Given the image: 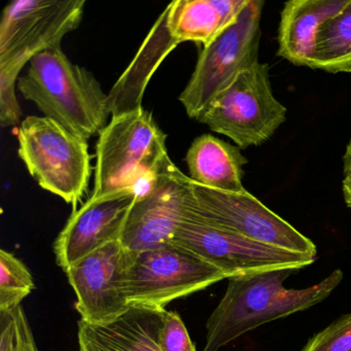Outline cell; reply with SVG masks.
I'll return each mask as SVG.
<instances>
[{
	"label": "cell",
	"instance_id": "7c38bea8",
	"mask_svg": "<svg viewBox=\"0 0 351 351\" xmlns=\"http://www.w3.org/2000/svg\"><path fill=\"white\" fill-rule=\"evenodd\" d=\"M190 182L173 165L149 195L135 198L120 239L127 252H141L171 243L188 210Z\"/></svg>",
	"mask_w": 351,
	"mask_h": 351
},
{
	"label": "cell",
	"instance_id": "2e32d148",
	"mask_svg": "<svg viewBox=\"0 0 351 351\" xmlns=\"http://www.w3.org/2000/svg\"><path fill=\"white\" fill-rule=\"evenodd\" d=\"M248 0H176L162 13L178 44L208 46L236 21Z\"/></svg>",
	"mask_w": 351,
	"mask_h": 351
},
{
	"label": "cell",
	"instance_id": "5b68a950",
	"mask_svg": "<svg viewBox=\"0 0 351 351\" xmlns=\"http://www.w3.org/2000/svg\"><path fill=\"white\" fill-rule=\"evenodd\" d=\"M18 154L40 186L75 209L91 176L87 141L46 117H27L18 130Z\"/></svg>",
	"mask_w": 351,
	"mask_h": 351
},
{
	"label": "cell",
	"instance_id": "9a60e30c",
	"mask_svg": "<svg viewBox=\"0 0 351 351\" xmlns=\"http://www.w3.org/2000/svg\"><path fill=\"white\" fill-rule=\"evenodd\" d=\"M349 0H291L285 3L278 28L277 56L311 69L318 34L324 22L340 13Z\"/></svg>",
	"mask_w": 351,
	"mask_h": 351
},
{
	"label": "cell",
	"instance_id": "6da1fadb",
	"mask_svg": "<svg viewBox=\"0 0 351 351\" xmlns=\"http://www.w3.org/2000/svg\"><path fill=\"white\" fill-rule=\"evenodd\" d=\"M293 269H276L228 279L227 291L206 322L202 351H219L236 339L267 322L309 309L326 300L343 280L337 269L317 285L287 289Z\"/></svg>",
	"mask_w": 351,
	"mask_h": 351
},
{
	"label": "cell",
	"instance_id": "30bf717a",
	"mask_svg": "<svg viewBox=\"0 0 351 351\" xmlns=\"http://www.w3.org/2000/svg\"><path fill=\"white\" fill-rule=\"evenodd\" d=\"M193 210L211 223L265 245L316 258L315 244L247 191L223 192L191 180Z\"/></svg>",
	"mask_w": 351,
	"mask_h": 351
},
{
	"label": "cell",
	"instance_id": "d6986e66",
	"mask_svg": "<svg viewBox=\"0 0 351 351\" xmlns=\"http://www.w3.org/2000/svg\"><path fill=\"white\" fill-rule=\"evenodd\" d=\"M36 289L34 276L15 254L0 250V312H9Z\"/></svg>",
	"mask_w": 351,
	"mask_h": 351
},
{
	"label": "cell",
	"instance_id": "277c9868",
	"mask_svg": "<svg viewBox=\"0 0 351 351\" xmlns=\"http://www.w3.org/2000/svg\"><path fill=\"white\" fill-rule=\"evenodd\" d=\"M166 135L143 108L112 116L96 143L93 197L128 190L170 161Z\"/></svg>",
	"mask_w": 351,
	"mask_h": 351
},
{
	"label": "cell",
	"instance_id": "9c48e42d",
	"mask_svg": "<svg viewBox=\"0 0 351 351\" xmlns=\"http://www.w3.org/2000/svg\"><path fill=\"white\" fill-rule=\"evenodd\" d=\"M171 243L217 267L227 279L276 269L299 271L316 260L314 256L258 243L219 227L193 210L190 201Z\"/></svg>",
	"mask_w": 351,
	"mask_h": 351
},
{
	"label": "cell",
	"instance_id": "e0dca14e",
	"mask_svg": "<svg viewBox=\"0 0 351 351\" xmlns=\"http://www.w3.org/2000/svg\"><path fill=\"white\" fill-rule=\"evenodd\" d=\"M189 178L201 186L223 192L245 191L242 178L247 159L238 147L204 134L195 139L186 153Z\"/></svg>",
	"mask_w": 351,
	"mask_h": 351
},
{
	"label": "cell",
	"instance_id": "603a6c76",
	"mask_svg": "<svg viewBox=\"0 0 351 351\" xmlns=\"http://www.w3.org/2000/svg\"><path fill=\"white\" fill-rule=\"evenodd\" d=\"M342 192L345 203L351 208V176H344L342 182Z\"/></svg>",
	"mask_w": 351,
	"mask_h": 351
},
{
	"label": "cell",
	"instance_id": "44dd1931",
	"mask_svg": "<svg viewBox=\"0 0 351 351\" xmlns=\"http://www.w3.org/2000/svg\"><path fill=\"white\" fill-rule=\"evenodd\" d=\"M302 351H351V313L314 335Z\"/></svg>",
	"mask_w": 351,
	"mask_h": 351
},
{
	"label": "cell",
	"instance_id": "ffe728a7",
	"mask_svg": "<svg viewBox=\"0 0 351 351\" xmlns=\"http://www.w3.org/2000/svg\"><path fill=\"white\" fill-rule=\"evenodd\" d=\"M0 351H40L21 306L0 312Z\"/></svg>",
	"mask_w": 351,
	"mask_h": 351
},
{
	"label": "cell",
	"instance_id": "3957f363",
	"mask_svg": "<svg viewBox=\"0 0 351 351\" xmlns=\"http://www.w3.org/2000/svg\"><path fill=\"white\" fill-rule=\"evenodd\" d=\"M17 88L44 117L87 141L100 134L112 116L110 96L99 82L87 69L73 64L61 48L34 57Z\"/></svg>",
	"mask_w": 351,
	"mask_h": 351
},
{
	"label": "cell",
	"instance_id": "cb8c5ba5",
	"mask_svg": "<svg viewBox=\"0 0 351 351\" xmlns=\"http://www.w3.org/2000/svg\"><path fill=\"white\" fill-rule=\"evenodd\" d=\"M343 173L344 176H351V141H349L343 156Z\"/></svg>",
	"mask_w": 351,
	"mask_h": 351
},
{
	"label": "cell",
	"instance_id": "ba28073f",
	"mask_svg": "<svg viewBox=\"0 0 351 351\" xmlns=\"http://www.w3.org/2000/svg\"><path fill=\"white\" fill-rule=\"evenodd\" d=\"M127 252L125 291L130 307L165 309L176 300L227 278L223 271L176 244Z\"/></svg>",
	"mask_w": 351,
	"mask_h": 351
},
{
	"label": "cell",
	"instance_id": "8fae6325",
	"mask_svg": "<svg viewBox=\"0 0 351 351\" xmlns=\"http://www.w3.org/2000/svg\"><path fill=\"white\" fill-rule=\"evenodd\" d=\"M128 252L120 241L112 242L86 256L66 271L77 295L81 319L108 324L130 308L125 291Z\"/></svg>",
	"mask_w": 351,
	"mask_h": 351
},
{
	"label": "cell",
	"instance_id": "7402d4cb",
	"mask_svg": "<svg viewBox=\"0 0 351 351\" xmlns=\"http://www.w3.org/2000/svg\"><path fill=\"white\" fill-rule=\"evenodd\" d=\"M162 351H196L182 317L165 310L159 335Z\"/></svg>",
	"mask_w": 351,
	"mask_h": 351
},
{
	"label": "cell",
	"instance_id": "ac0fdd59",
	"mask_svg": "<svg viewBox=\"0 0 351 351\" xmlns=\"http://www.w3.org/2000/svg\"><path fill=\"white\" fill-rule=\"evenodd\" d=\"M311 69L351 73V0L340 13L322 24Z\"/></svg>",
	"mask_w": 351,
	"mask_h": 351
},
{
	"label": "cell",
	"instance_id": "5bb4252c",
	"mask_svg": "<svg viewBox=\"0 0 351 351\" xmlns=\"http://www.w3.org/2000/svg\"><path fill=\"white\" fill-rule=\"evenodd\" d=\"M165 310L132 306L108 324L81 319L79 351H162L159 335Z\"/></svg>",
	"mask_w": 351,
	"mask_h": 351
},
{
	"label": "cell",
	"instance_id": "4fadbf2b",
	"mask_svg": "<svg viewBox=\"0 0 351 351\" xmlns=\"http://www.w3.org/2000/svg\"><path fill=\"white\" fill-rule=\"evenodd\" d=\"M135 201L129 190L88 199L75 209L54 242L56 262L64 272L96 250L120 241Z\"/></svg>",
	"mask_w": 351,
	"mask_h": 351
},
{
	"label": "cell",
	"instance_id": "7a4b0ae2",
	"mask_svg": "<svg viewBox=\"0 0 351 351\" xmlns=\"http://www.w3.org/2000/svg\"><path fill=\"white\" fill-rule=\"evenodd\" d=\"M85 0H14L0 21V124H21L17 83L34 57L61 48L63 38L83 20Z\"/></svg>",
	"mask_w": 351,
	"mask_h": 351
},
{
	"label": "cell",
	"instance_id": "8992f818",
	"mask_svg": "<svg viewBox=\"0 0 351 351\" xmlns=\"http://www.w3.org/2000/svg\"><path fill=\"white\" fill-rule=\"evenodd\" d=\"M197 121L239 149L269 141L287 121V108L273 95L269 65L258 61L240 73Z\"/></svg>",
	"mask_w": 351,
	"mask_h": 351
},
{
	"label": "cell",
	"instance_id": "52a82bcc",
	"mask_svg": "<svg viewBox=\"0 0 351 351\" xmlns=\"http://www.w3.org/2000/svg\"><path fill=\"white\" fill-rule=\"evenodd\" d=\"M265 3L248 0L237 19L200 52L194 73L180 95L190 118L198 119L240 73L258 62Z\"/></svg>",
	"mask_w": 351,
	"mask_h": 351
}]
</instances>
